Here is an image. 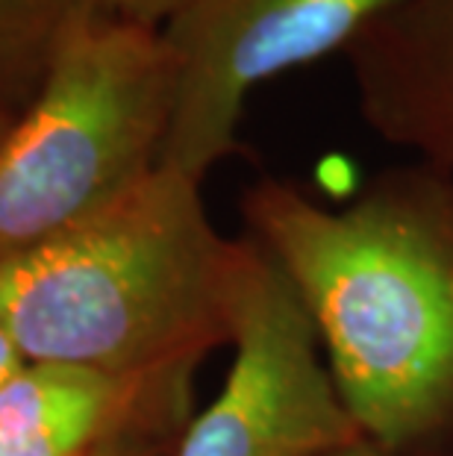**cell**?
<instances>
[{
    "instance_id": "cell-5",
    "label": "cell",
    "mask_w": 453,
    "mask_h": 456,
    "mask_svg": "<svg viewBox=\"0 0 453 456\" xmlns=\"http://www.w3.org/2000/svg\"><path fill=\"white\" fill-rule=\"evenodd\" d=\"M394 0H189L162 36L177 60L159 168L204 183L239 151L250 92L292 68L344 53Z\"/></svg>"
},
{
    "instance_id": "cell-6",
    "label": "cell",
    "mask_w": 453,
    "mask_h": 456,
    "mask_svg": "<svg viewBox=\"0 0 453 456\" xmlns=\"http://www.w3.org/2000/svg\"><path fill=\"white\" fill-rule=\"evenodd\" d=\"M195 371L24 362L0 386V456H101L142 439H177L191 421Z\"/></svg>"
},
{
    "instance_id": "cell-13",
    "label": "cell",
    "mask_w": 453,
    "mask_h": 456,
    "mask_svg": "<svg viewBox=\"0 0 453 456\" xmlns=\"http://www.w3.org/2000/svg\"><path fill=\"white\" fill-rule=\"evenodd\" d=\"M407 456H453V442H448V444H439V448L418 451V453H407Z\"/></svg>"
},
{
    "instance_id": "cell-11",
    "label": "cell",
    "mask_w": 453,
    "mask_h": 456,
    "mask_svg": "<svg viewBox=\"0 0 453 456\" xmlns=\"http://www.w3.org/2000/svg\"><path fill=\"white\" fill-rule=\"evenodd\" d=\"M24 362H27V359L21 356V351H18V345L12 342V336H9L6 327L0 324V386H4Z\"/></svg>"
},
{
    "instance_id": "cell-9",
    "label": "cell",
    "mask_w": 453,
    "mask_h": 456,
    "mask_svg": "<svg viewBox=\"0 0 453 456\" xmlns=\"http://www.w3.org/2000/svg\"><path fill=\"white\" fill-rule=\"evenodd\" d=\"M94 6L124 21H136L144 27H166L189 0H92Z\"/></svg>"
},
{
    "instance_id": "cell-12",
    "label": "cell",
    "mask_w": 453,
    "mask_h": 456,
    "mask_svg": "<svg viewBox=\"0 0 453 456\" xmlns=\"http://www.w3.org/2000/svg\"><path fill=\"white\" fill-rule=\"evenodd\" d=\"M327 456H389L383 448H377L371 439H360V442H353L348 444V448H342V451H333V453H327Z\"/></svg>"
},
{
    "instance_id": "cell-7",
    "label": "cell",
    "mask_w": 453,
    "mask_h": 456,
    "mask_svg": "<svg viewBox=\"0 0 453 456\" xmlns=\"http://www.w3.org/2000/svg\"><path fill=\"white\" fill-rule=\"evenodd\" d=\"M342 56L368 130L453 174V0H394Z\"/></svg>"
},
{
    "instance_id": "cell-14",
    "label": "cell",
    "mask_w": 453,
    "mask_h": 456,
    "mask_svg": "<svg viewBox=\"0 0 453 456\" xmlns=\"http://www.w3.org/2000/svg\"><path fill=\"white\" fill-rule=\"evenodd\" d=\"M12 115H9V112H4V110H0V139H4V135H6V130L9 127H12Z\"/></svg>"
},
{
    "instance_id": "cell-1",
    "label": "cell",
    "mask_w": 453,
    "mask_h": 456,
    "mask_svg": "<svg viewBox=\"0 0 453 456\" xmlns=\"http://www.w3.org/2000/svg\"><path fill=\"white\" fill-rule=\"evenodd\" d=\"M242 218L310 313L365 439L389 456L453 442V174L389 165L336 209L265 174Z\"/></svg>"
},
{
    "instance_id": "cell-10",
    "label": "cell",
    "mask_w": 453,
    "mask_h": 456,
    "mask_svg": "<svg viewBox=\"0 0 453 456\" xmlns=\"http://www.w3.org/2000/svg\"><path fill=\"white\" fill-rule=\"evenodd\" d=\"M180 439V436H177ZM177 439H142V442H130L121 444V448H112L101 456H171L174 453Z\"/></svg>"
},
{
    "instance_id": "cell-3",
    "label": "cell",
    "mask_w": 453,
    "mask_h": 456,
    "mask_svg": "<svg viewBox=\"0 0 453 456\" xmlns=\"http://www.w3.org/2000/svg\"><path fill=\"white\" fill-rule=\"evenodd\" d=\"M174 89L162 27L85 6L0 139V262L139 189L159 168Z\"/></svg>"
},
{
    "instance_id": "cell-2",
    "label": "cell",
    "mask_w": 453,
    "mask_h": 456,
    "mask_svg": "<svg viewBox=\"0 0 453 456\" xmlns=\"http://www.w3.org/2000/svg\"><path fill=\"white\" fill-rule=\"evenodd\" d=\"M236 239L200 183L157 168L98 216L0 262V324L27 362L200 368L230 345Z\"/></svg>"
},
{
    "instance_id": "cell-4",
    "label": "cell",
    "mask_w": 453,
    "mask_h": 456,
    "mask_svg": "<svg viewBox=\"0 0 453 456\" xmlns=\"http://www.w3.org/2000/svg\"><path fill=\"white\" fill-rule=\"evenodd\" d=\"M230 347L218 397L191 415L171 456H327L365 439L310 313L250 236L236 239Z\"/></svg>"
},
{
    "instance_id": "cell-8",
    "label": "cell",
    "mask_w": 453,
    "mask_h": 456,
    "mask_svg": "<svg viewBox=\"0 0 453 456\" xmlns=\"http://www.w3.org/2000/svg\"><path fill=\"white\" fill-rule=\"evenodd\" d=\"M92 0H0V110L12 118L36 98L62 36Z\"/></svg>"
}]
</instances>
